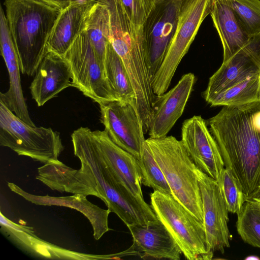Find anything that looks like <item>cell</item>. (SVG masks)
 <instances>
[{"mask_svg": "<svg viewBox=\"0 0 260 260\" xmlns=\"http://www.w3.org/2000/svg\"><path fill=\"white\" fill-rule=\"evenodd\" d=\"M145 142L163 172L173 197L203 222L202 199L194 171L196 165L181 141L171 136L149 137Z\"/></svg>", "mask_w": 260, "mask_h": 260, "instance_id": "cell-5", "label": "cell"}, {"mask_svg": "<svg viewBox=\"0 0 260 260\" xmlns=\"http://www.w3.org/2000/svg\"><path fill=\"white\" fill-rule=\"evenodd\" d=\"M85 31L105 73L106 53L110 36V14L106 5L99 2L93 6L87 17Z\"/></svg>", "mask_w": 260, "mask_h": 260, "instance_id": "cell-25", "label": "cell"}, {"mask_svg": "<svg viewBox=\"0 0 260 260\" xmlns=\"http://www.w3.org/2000/svg\"><path fill=\"white\" fill-rule=\"evenodd\" d=\"M6 18L21 73L34 75L47 51V41L61 11L38 0H5Z\"/></svg>", "mask_w": 260, "mask_h": 260, "instance_id": "cell-4", "label": "cell"}, {"mask_svg": "<svg viewBox=\"0 0 260 260\" xmlns=\"http://www.w3.org/2000/svg\"><path fill=\"white\" fill-rule=\"evenodd\" d=\"M245 34L252 38L260 34V0H229Z\"/></svg>", "mask_w": 260, "mask_h": 260, "instance_id": "cell-30", "label": "cell"}, {"mask_svg": "<svg viewBox=\"0 0 260 260\" xmlns=\"http://www.w3.org/2000/svg\"><path fill=\"white\" fill-rule=\"evenodd\" d=\"M64 56L70 66L72 87L99 105L118 100L85 31L78 37Z\"/></svg>", "mask_w": 260, "mask_h": 260, "instance_id": "cell-9", "label": "cell"}, {"mask_svg": "<svg viewBox=\"0 0 260 260\" xmlns=\"http://www.w3.org/2000/svg\"><path fill=\"white\" fill-rule=\"evenodd\" d=\"M70 66L64 56L48 51L40 62L30 85L32 98L39 107L72 87Z\"/></svg>", "mask_w": 260, "mask_h": 260, "instance_id": "cell-19", "label": "cell"}, {"mask_svg": "<svg viewBox=\"0 0 260 260\" xmlns=\"http://www.w3.org/2000/svg\"><path fill=\"white\" fill-rule=\"evenodd\" d=\"M229 212L237 214L245 203V195L232 172L224 167L217 181Z\"/></svg>", "mask_w": 260, "mask_h": 260, "instance_id": "cell-31", "label": "cell"}, {"mask_svg": "<svg viewBox=\"0 0 260 260\" xmlns=\"http://www.w3.org/2000/svg\"><path fill=\"white\" fill-rule=\"evenodd\" d=\"M0 45L1 54L8 72L10 83L8 90L5 93L1 92L0 101L25 122L36 126L30 117L23 96L18 54L2 6L0 8Z\"/></svg>", "mask_w": 260, "mask_h": 260, "instance_id": "cell-17", "label": "cell"}, {"mask_svg": "<svg viewBox=\"0 0 260 260\" xmlns=\"http://www.w3.org/2000/svg\"><path fill=\"white\" fill-rule=\"evenodd\" d=\"M151 207L170 232L188 260H209L213 252L208 246L204 222L200 221L173 196L154 191Z\"/></svg>", "mask_w": 260, "mask_h": 260, "instance_id": "cell-7", "label": "cell"}, {"mask_svg": "<svg viewBox=\"0 0 260 260\" xmlns=\"http://www.w3.org/2000/svg\"><path fill=\"white\" fill-rule=\"evenodd\" d=\"M245 201L256 205L260 208V186L251 194L245 196Z\"/></svg>", "mask_w": 260, "mask_h": 260, "instance_id": "cell-34", "label": "cell"}, {"mask_svg": "<svg viewBox=\"0 0 260 260\" xmlns=\"http://www.w3.org/2000/svg\"><path fill=\"white\" fill-rule=\"evenodd\" d=\"M100 105L104 131L119 147L139 159L145 141L142 119L135 104L117 100Z\"/></svg>", "mask_w": 260, "mask_h": 260, "instance_id": "cell-10", "label": "cell"}, {"mask_svg": "<svg viewBox=\"0 0 260 260\" xmlns=\"http://www.w3.org/2000/svg\"><path fill=\"white\" fill-rule=\"evenodd\" d=\"M92 7L70 5L62 10L48 40L47 50L64 56L78 37L85 30Z\"/></svg>", "mask_w": 260, "mask_h": 260, "instance_id": "cell-23", "label": "cell"}, {"mask_svg": "<svg viewBox=\"0 0 260 260\" xmlns=\"http://www.w3.org/2000/svg\"><path fill=\"white\" fill-rule=\"evenodd\" d=\"M163 1V0H158V2H159V1Z\"/></svg>", "mask_w": 260, "mask_h": 260, "instance_id": "cell-37", "label": "cell"}, {"mask_svg": "<svg viewBox=\"0 0 260 260\" xmlns=\"http://www.w3.org/2000/svg\"><path fill=\"white\" fill-rule=\"evenodd\" d=\"M210 14L220 39L223 61L229 59L249 40L239 23L229 0H212Z\"/></svg>", "mask_w": 260, "mask_h": 260, "instance_id": "cell-24", "label": "cell"}, {"mask_svg": "<svg viewBox=\"0 0 260 260\" xmlns=\"http://www.w3.org/2000/svg\"><path fill=\"white\" fill-rule=\"evenodd\" d=\"M260 75V34L249 41L233 56L222 62L209 78L202 95L210 99L231 86L253 76Z\"/></svg>", "mask_w": 260, "mask_h": 260, "instance_id": "cell-14", "label": "cell"}, {"mask_svg": "<svg viewBox=\"0 0 260 260\" xmlns=\"http://www.w3.org/2000/svg\"><path fill=\"white\" fill-rule=\"evenodd\" d=\"M91 134L103 159L115 180L134 197L145 201L138 160L115 144L105 131H91Z\"/></svg>", "mask_w": 260, "mask_h": 260, "instance_id": "cell-15", "label": "cell"}, {"mask_svg": "<svg viewBox=\"0 0 260 260\" xmlns=\"http://www.w3.org/2000/svg\"><path fill=\"white\" fill-rule=\"evenodd\" d=\"M134 247L143 258L179 260L182 251L162 222L157 218L147 224L127 225Z\"/></svg>", "mask_w": 260, "mask_h": 260, "instance_id": "cell-18", "label": "cell"}, {"mask_svg": "<svg viewBox=\"0 0 260 260\" xmlns=\"http://www.w3.org/2000/svg\"><path fill=\"white\" fill-rule=\"evenodd\" d=\"M70 5L93 6L99 3L100 0H69Z\"/></svg>", "mask_w": 260, "mask_h": 260, "instance_id": "cell-35", "label": "cell"}, {"mask_svg": "<svg viewBox=\"0 0 260 260\" xmlns=\"http://www.w3.org/2000/svg\"><path fill=\"white\" fill-rule=\"evenodd\" d=\"M259 108L260 102L223 106L207 121L225 167L235 176L246 196L260 186V131L253 122V113Z\"/></svg>", "mask_w": 260, "mask_h": 260, "instance_id": "cell-1", "label": "cell"}, {"mask_svg": "<svg viewBox=\"0 0 260 260\" xmlns=\"http://www.w3.org/2000/svg\"><path fill=\"white\" fill-rule=\"evenodd\" d=\"M71 139L80 168L91 177L100 199L111 212L126 225L147 224L157 218L150 205L134 197L115 180L103 159L89 128L81 126L75 130Z\"/></svg>", "mask_w": 260, "mask_h": 260, "instance_id": "cell-2", "label": "cell"}, {"mask_svg": "<svg viewBox=\"0 0 260 260\" xmlns=\"http://www.w3.org/2000/svg\"><path fill=\"white\" fill-rule=\"evenodd\" d=\"M211 4L212 0H181L175 32L165 58L152 80V90L156 95L167 91L200 26L210 14Z\"/></svg>", "mask_w": 260, "mask_h": 260, "instance_id": "cell-8", "label": "cell"}, {"mask_svg": "<svg viewBox=\"0 0 260 260\" xmlns=\"http://www.w3.org/2000/svg\"><path fill=\"white\" fill-rule=\"evenodd\" d=\"M131 22L136 26H143L158 0H120Z\"/></svg>", "mask_w": 260, "mask_h": 260, "instance_id": "cell-32", "label": "cell"}, {"mask_svg": "<svg viewBox=\"0 0 260 260\" xmlns=\"http://www.w3.org/2000/svg\"><path fill=\"white\" fill-rule=\"evenodd\" d=\"M60 11L70 5L69 0H38Z\"/></svg>", "mask_w": 260, "mask_h": 260, "instance_id": "cell-33", "label": "cell"}, {"mask_svg": "<svg viewBox=\"0 0 260 260\" xmlns=\"http://www.w3.org/2000/svg\"><path fill=\"white\" fill-rule=\"evenodd\" d=\"M138 160L142 174V182L154 191L172 196V191L165 176L155 160L145 142Z\"/></svg>", "mask_w": 260, "mask_h": 260, "instance_id": "cell-29", "label": "cell"}, {"mask_svg": "<svg viewBox=\"0 0 260 260\" xmlns=\"http://www.w3.org/2000/svg\"><path fill=\"white\" fill-rule=\"evenodd\" d=\"M106 78L118 100L136 105V96L124 64L111 44H108L105 61Z\"/></svg>", "mask_w": 260, "mask_h": 260, "instance_id": "cell-26", "label": "cell"}, {"mask_svg": "<svg viewBox=\"0 0 260 260\" xmlns=\"http://www.w3.org/2000/svg\"><path fill=\"white\" fill-rule=\"evenodd\" d=\"M260 102V75L244 80L210 99L211 106H239Z\"/></svg>", "mask_w": 260, "mask_h": 260, "instance_id": "cell-27", "label": "cell"}, {"mask_svg": "<svg viewBox=\"0 0 260 260\" xmlns=\"http://www.w3.org/2000/svg\"><path fill=\"white\" fill-rule=\"evenodd\" d=\"M0 145L44 164L58 160L64 150L60 134L50 127L31 126L0 101Z\"/></svg>", "mask_w": 260, "mask_h": 260, "instance_id": "cell-6", "label": "cell"}, {"mask_svg": "<svg viewBox=\"0 0 260 260\" xmlns=\"http://www.w3.org/2000/svg\"><path fill=\"white\" fill-rule=\"evenodd\" d=\"M36 179L53 190L94 196L100 199L91 177L81 168L75 170L56 160L38 169Z\"/></svg>", "mask_w": 260, "mask_h": 260, "instance_id": "cell-22", "label": "cell"}, {"mask_svg": "<svg viewBox=\"0 0 260 260\" xmlns=\"http://www.w3.org/2000/svg\"><path fill=\"white\" fill-rule=\"evenodd\" d=\"M253 122L256 128L260 131V108L253 113Z\"/></svg>", "mask_w": 260, "mask_h": 260, "instance_id": "cell-36", "label": "cell"}, {"mask_svg": "<svg viewBox=\"0 0 260 260\" xmlns=\"http://www.w3.org/2000/svg\"><path fill=\"white\" fill-rule=\"evenodd\" d=\"M193 74L183 75L169 91L156 95L152 107L148 133L152 138H161L168 134L181 116L192 91Z\"/></svg>", "mask_w": 260, "mask_h": 260, "instance_id": "cell-16", "label": "cell"}, {"mask_svg": "<svg viewBox=\"0 0 260 260\" xmlns=\"http://www.w3.org/2000/svg\"><path fill=\"white\" fill-rule=\"evenodd\" d=\"M181 142L189 157L201 171L217 181L224 164L217 142L201 116L185 120Z\"/></svg>", "mask_w": 260, "mask_h": 260, "instance_id": "cell-13", "label": "cell"}, {"mask_svg": "<svg viewBox=\"0 0 260 260\" xmlns=\"http://www.w3.org/2000/svg\"><path fill=\"white\" fill-rule=\"evenodd\" d=\"M237 214L236 228L241 238L249 245L260 248V208L245 202Z\"/></svg>", "mask_w": 260, "mask_h": 260, "instance_id": "cell-28", "label": "cell"}, {"mask_svg": "<svg viewBox=\"0 0 260 260\" xmlns=\"http://www.w3.org/2000/svg\"><path fill=\"white\" fill-rule=\"evenodd\" d=\"M2 229L24 248L47 258L63 259H110V254L95 255L75 252L59 247L37 237L32 227L16 223L0 212Z\"/></svg>", "mask_w": 260, "mask_h": 260, "instance_id": "cell-21", "label": "cell"}, {"mask_svg": "<svg viewBox=\"0 0 260 260\" xmlns=\"http://www.w3.org/2000/svg\"><path fill=\"white\" fill-rule=\"evenodd\" d=\"M181 0L159 1L143 26L150 75L160 67L176 31Z\"/></svg>", "mask_w": 260, "mask_h": 260, "instance_id": "cell-11", "label": "cell"}, {"mask_svg": "<svg viewBox=\"0 0 260 260\" xmlns=\"http://www.w3.org/2000/svg\"><path fill=\"white\" fill-rule=\"evenodd\" d=\"M110 14V43L121 58L136 96V106L143 119L150 117L156 95L152 88L143 26L130 20L120 0H100Z\"/></svg>", "mask_w": 260, "mask_h": 260, "instance_id": "cell-3", "label": "cell"}, {"mask_svg": "<svg viewBox=\"0 0 260 260\" xmlns=\"http://www.w3.org/2000/svg\"><path fill=\"white\" fill-rule=\"evenodd\" d=\"M195 173L203 203L204 225L209 249L224 252L230 246L231 235L229 228V211L217 181L199 169Z\"/></svg>", "mask_w": 260, "mask_h": 260, "instance_id": "cell-12", "label": "cell"}, {"mask_svg": "<svg viewBox=\"0 0 260 260\" xmlns=\"http://www.w3.org/2000/svg\"><path fill=\"white\" fill-rule=\"evenodd\" d=\"M8 186L12 191L36 205L64 206L81 212L91 224L93 235L96 240H99L110 230L108 225V217L110 211L108 209H102L91 203L87 200V196L82 194H74L65 197L38 196L26 192L14 183L8 182Z\"/></svg>", "mask_w": 260, "mask_h": 260, "instance_id": "cell-20", "label": "cell"}]
</instances>
